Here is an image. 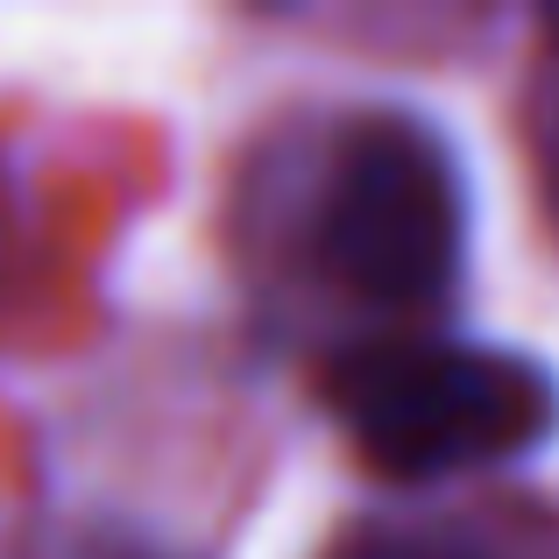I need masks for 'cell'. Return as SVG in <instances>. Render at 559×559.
<instances>
[{"label": "cell", "mask_w": 559, "mask_h": 559, "mask_svg": "<svg viewBox=\"0 0 559 559\" xmlns=\"http://www.w3.org/2000/svg\"><path fill=\"white\" fill-rule=\"evenodd\" d=\"M326 411L382 481H447L532 453L559 425L538 361L467 341H361L326 369Z\"/></svg>", "instance_id": "1"}, {"label": "cell", "mask_w": 559, "mask_h": 559, "mask_svg": "<svg viewBox=\"0 0 559 559\" xmlns=\"http://www.w3.org/2000/svg\"><path fill=\"white\" fill-rule=\"evenodd\" d=\"M326 559H552V552H532L524 538L475 518H376L355 524Z\"/></svg>", "instance_id": "3"}, {"label": "cell", "mask_w": 559, "mask_h": 559, "mask_svg": "<svg viewBox=\"0 0 559 559\" xmlns=\"http://www.w3.org/2000/svg\"><path fill=\"white\" fill-rule=\"evenodd\" d=\"M319 255L382 312L453 298L467 270V178L447 135L396 107L355 114L326 156Z\"/></svg>", "instance_id": "2"}]
</instances>
